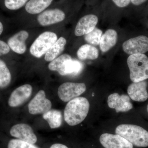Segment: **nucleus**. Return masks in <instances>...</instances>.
I'll list each match as a JSON object with an SVG mask.
<instances>
[{"label": "nucleus", "instance_id": "39448f33", "mask_svg": "<svg viewBox=\"0 0 148 148\" xmlns=\"http://www.w3.org/2000/svg\"><path fill=\"white\" fill-rule=\"evenodd\" d=\"M86 90V86L84 83L66 82L58 88V97L61 101L69 102L78 97Z\"/></svg>", "mask_w": 148, "mask_h": 148}, {"label": "nucleus", "instance_id": "c85d7f7f", "mask_svg": "<svg viewBox=\"0 0 148 148\" xmlns=\"http://www.w3.org/2000/svg\"><path fill=\"white\" fill-rule=\"evenodd\" d=\"M50 148H69L65 145L61 144H55L52 145Z\"/></svg>", "mask_w": 148, "mask_h": 148}, {"label": "nucleus", "instance_id": "cd10ccee", "mask_svg": "<svg viewBox=\"0 0 148 148\" xmlns=\"http://www.w3.org/2000/svg\"><path fill=\"white\" fill-rule=\"evenodd\" d=\"M147 1V0H131L130 4H132V5L135 6H138L142 5Z\"/></svg>", "mask_w": 148, "mask_h": 148}, {"label": "nucleus", "instance_id": "f8f14e48", "mask_svg": "<svg viewBox=\"0 0 148 148\" xmlns=\"http://www.w3.org/2000/svg\"><path fill=\"white\" fill-rule=\"evenodd\" d=\"M32 92V87L30 84H24L17 88L11 94L9 106L13 108L21 106L29 99Z\"/></svg>", "mask_w": 148, "mask_h": 148}, {"label": "nucleus", "instance_id": "b1692460", "mask_svg": "<svg viewBox=\"0 0 148 148\" xmlns=\"http://www.w3.org/2000/svg\"><path fill=\"white\" fill-rule=\"evenodd\" d=\"M102 34L103 32L101 29L95 27L92 32L84 35L85 40L92 45H98L100 44Z\"/></svg>", "mask_w": 148, "mask_h": 148}, {"label": "nucleus", "instance_id": "6ab92c4d", "mask_svg": "<svg viewBox=\"0 0 148 148\" xmlns=\"http://www.w3.org/2000/svg\"><path fill=\"white\" fill-rule=\"evenodd\" d=\"M78 58L80 60H95L99 56V51L95 47L90 45H84L77 51Z\"/></svg>", "mask_w": 148, "mask_h": 148}, {"label": "nucleus", "instance_id": "2eb2a0df", "mask_svg": "<svg viewBox=\"0 0 148 148\" xmlns=\"http://www.w3.org/2000/svg\"><path fill=\"white\" fill-rule=\"evenodd\" d=\"M29 37V33L27 31L22 30L10 38L8 45L15 53L23 54L27 50L26 41Z\"/></svg>", "mask_w": 148, "mask_h": 148}, {"label": "nucleus", "instance_id": "20e7f679", "mask_svg": "<svg viewBox=\"0 0 148 148\" xmlns=\"http://www.w3.org/2000/svg\"><path fill=\"white\" fill-rule=\"evenodd\" d=\"M58 40L55 33L46 32L41 34L32 44L30 49V53L37 58H41Z\"/></svg>", "mask_w": 148, "mask_h": 148}, {"label": "nucleus", "instance_id": "4468645a", "mask_svg": "<svg viewBox=\"0 0 148 148\" xmlns=\"http://www.w3.org/2000/svg\"><path fill=\"white\" fill-rule=\"evenodd\" d=\"M147 82L145 80L137 82H133L127 88V93L130 98L133 101L143 102L148 98L147 91Z\"/></svg>", "mask_w": 148, "mask_h": 148}, {"label": "nucleus", "instance_id": "dca6fc26", "mask_svg": "<svg viewBox=\"0 0 148 148\" xmlns=\"http://www.w3.org/2000/svg\"><path fill=\"white\" fill-rule=\"evenodd\" d=\"M117 38V33L115 30L108 29L101 37L99 44L101 50L103 52L108 51L116 44Z\"/></svg>", "mask_w": 148, "mask_h": 148}, {"label": "nucleus", "instance_id": "7ed1b4c3", "mask_svg": "<svg viewBox=\"0 0 148 148\" xmlns=\"http://www.w3.org/2000/svg\"><path fill=\"white\" fill-rule=\"evenodd\" d=\"M130 79L133 82L148 79V58L144 54L130 55L127 59Z\"/></svg>", "mask_w": 148, "mask_h": 148}, {"label": "nucleus", "instance_id": "0eeeda50", "mask_svg": "<svg viewBox=\"0 0 148 148\" xmlns=\"http://www.w3.org/2000/svg\"><path fill=\"white\" fill-rule=\"evenodd\" d=\"M51 106V102L46 97L44 90H40L29 103L28 109L32 114H44L50 110Z\"/></svg>", "mask_w": 148, "mask_h": 148}, {"label": "nucleus", "instance_id": "a211bd4d", "mask_svg": "<svg viewBox=\"0 0 148 148\" xmlns=\"http://www.w3.org/2000/svg\"><path fill=\"white\" fill-rule=\"evenodd\" d=\"M53 1V0H29L25 5V10L30 14H38L47 8Z\"/></svg>", "mask_w": 148, "mask_h": 148}, {"label": "nucleus", "instance_id": "ddd939ff", "mask_svg": "<svg viewBox=\"0 0 148 148\" xmlns=\"http://www.w3.org/2000/svg\"><path fill=\"white\" fill-rule=\"evenodd\" d=\"M98 21V16L93 14H86L83 16L76 26L75 35L77 36H81L87 34L95 29Z\"/></svg>", "mask_w": 148, "mask_h": 148}, {"label": "nucleus", "instance_id": "1a4fd4ad", "mask_svg": "<svg viewBox=\"0 0 148 148\" xmlns=\"http://www.w3.org/2000/svg\"><path fill=\"white\" fill-rule=\"evenodd\" d=\"M100 142L105 148H133V145L120 135L104 133L100 138Z\"/></svg>", "mask_w": 148, "mask_h": 148}, {"label": "nucleus", "instance_id": "c756f323", "mask_svg": "<svg viewBox=\"0 0 148 148\" xmlns=\"http://www.w3.org/2000/svg\"><path fill=\"white\" fill-rule=\"evenodd\" d=\"M3 30V24L0 21V35L2 34Z\"/></svg>", "mask_w": 148, "mask_h": 148}, {"label": "nucleus", "instance_id": "bb28decb", "mask_svg": "<svg viewBox=\"0 0 148 148\" xmlns=\"http://www.w3.org/2000/svg\"><path fill=\"white\" fill-rule=\"evenodd\" d=\"M10 51V48L7 44L0 40V56L7 54Z\"/></svg>", "mask_w": 148, "mask_h": 148}, {"label": "nucleus", "instance_id": "aec40b11", "mask_svg": "<svg viewBox=\"0 0 148 148\" xmlns=\"http://www.w3.org/2000/svg\"><path fill=\"white\" fill-rule=\"evenodd\" d=\"M43 118L47 122L51 128H56L61 126L62 115L61 111L56 110H50L43 114Z\"/></svg>", "mask_w": 148, "mask_h": 148}, {"label": "nucleus", "instance_id": "f3484780", "mask_svg": "<svg viewBox=\"0 0 148 148\" xmlns=\"http://www.w3.org/2000/svg\"><path fill=\"white\" fill-rule=\"evenodd\" d=\"M66 42V40L64 37H61L58 39L45 53V61L51 62L57 58L64 51Z\"/></svg>", "mask_w": 148, "mask_h": 148}, {"label": "nucleus", "instance_id": "f257e3e1", "mask_svg": "<svg viewBox=\"0 0 148 148\" xmlns=\"http://www.w3.org/2000/svg\"><path fill=\"white\" fill-rule=\"evenodd\" d=\"M90 104L84 97H77L69 101L64 110V119L71 126L82 122L89 112Z\"/></svg>", "mask_w": 148, "mask_h": 148}, {"label": "nucleus", "instance_id": "6e6552de", "mask_svg": "<svg viewBox=\"0 0 148 148\" xmlns=\"http://www.w3.org/2000/svg\"><path fill=\"white\" fill-rule=\"evenodd\" d=\"M66 14L58 8L48 10L43 12L37 17L39 24L43 27L50 26L64 21Z\"/></svg>", "mask_w": 148, "mask_h": 148}, {"label": "nucleus", "instance_id": "9d476101", "mask_svg": "<svg viewBox=\"0 0 148 148\" xmlns=\"http://www.w3.org/2000/svg\"><path fill=\"white\" fill-rule=\"evenodd\" d=\"M10 134L12 136L19 140L31 144H34L37 141L36 136L32 127L25 123L14 125L10 129Z\"/></svg>", "mask_w": 148, "mask_h": 148}, {"label": "nucleus", "instance_id": "423d86ee", "mask_svg": "<svg viewBox=\"0 0 148 148\" xmlns=\"http://www.w3.org/2000/svg\"><path fill=\"white\" fill-rule=\"evenodd\" d=\"M123 49L129 55L144 54L148 51V38L140 36L130 39L123 43Z\"/></svg>", "mask_w": 148, "mask_h": 148}, {"label": "nucleus", "instance_id": "393cba45", "mask_svg": "<svg viewBox=\"0 0 148 148\" xmlns=\"http://www.w3.org/2000/svg\"><path fill=\"white\" fill-rule=\"evenodd\" d=\"M8 148H39L34 144L19 139H13L8 143Z\"/></svg>", "mask_w": 148, "mask_h": 148}, {"label": "nucleus", "instance_id": "412c9836", "mask_svg": "<svg viewBox=\"0 0 148 148\" xmlns=\"http://www.w3.org/2000/svg\"><path fill=\"white\" fill-rule=\"evenodd\" d=\"M83 69V65L80 61L71 59L66 62L61 75H78Z\"/></svg>", "mask_w": 148, "mask_h": 148}, {"label": "nucleus", "instance_id": "7c9ffc66", "mask_svg": "<svg viewBox=\"0 0 148 148\" xmlns=\"http://www.w3.org/2000/svg\"><path fill=\"white\" fill-rule=\"evenodd\" d=\"M147 112H148V106H147Z\"/></svg>", "mask_w": 148, "mask_h": 148}, {"label": "nucleus", "instance_id": "a878e982", "mask_svg": "<svg viewBox=\"0 0 148 148\" xmlns=\"http://www.w3.org/2000/svg\"><path fill=\"white\" fill-rule=\"evenodd\" d=\"M28 0H5L6 7L9 10H16L21 8L27 2Z\"/></svg>", "mask_w": 148, "mask_h": 148}, {"label": "nucleus", "instance_id": "4be33fe9", "mask_svg": "<svg viewBox=\"0 0 148 148\" xmlns=\"http://www.w3.org/2000/svg\"><path fill=\"white\" fill-rule=\"evenodd\" d=\"M71 59H72L71 56L66 53L58 56L51 61L48 65L49 69L51 71H56L61 75L66 62Z\"/></svg>", "mask_w": 148, "mask_h": 148}, {"label": "nucleus", "instance_id": "9b49d317", "mask_svg": "<svg viewBox=\"0 0 148 148\" xmlns=\"http://www.w3.org/2000/svg\"><path fill=\"white\" fill-rule=\"evenodd\" d=\"M108 103L109 108L114 109L117 113L127 112L133 108L129 96L124 94L120 95L116 92L109 95Z\"/></svg>", "mask_w": 148, "mask_h": 148}, {"label": "nucleus", "instance_id": "5701e85b", "mask_svg": "<svg viewBox=\"0 0 148 148\" xmlns=\"http://www.w3.org/2000/svg\"><path fill=\"white\" fill-rule=\"evenodd\" d=\"M11 75L5 63L0 60V87L4 88L10 84Z\"/></svg>", "mask_w": 148, "mask_h": 148}, {"label": "nucleus", "instance_id": "f03ea898", "mask_svg": "<svg viewBox=\"0 0 148 148\" xmlns=\"http://www.w3.org/2000/svg\"><path fill=\"white\" fill-rule=\"evenodd\" d=\"M115 133L129 141L133 145L140 147H148V131L140 126L120 125L116 127Z\"/></svg>", "mask_w": 148, "mask_h": 148}]
</instances>
